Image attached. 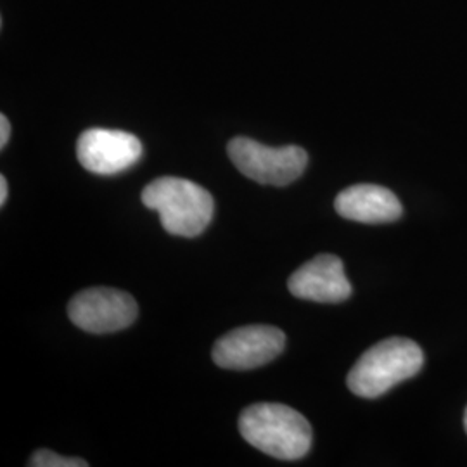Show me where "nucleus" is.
<instances>
[{
	"instance_id": "3",
	"label": "nucleus",
	"mask_w": 467,
	"mask_h": 467,
	"mask_svg": "<svg viewBox=\"0 0 467 467\" xmlns=\"http://www.w3.org/2000/svg\"><path fill=\"white\" fill-rule=\"evenodd\" d=\"M424 366V353L407 337H388L368 348L351 368L348 388L362 399H378L393 386L410 379Z\"/></svg>"
},
{
	"instance_id": "4",
	"label": "nucleus",
	"mask_w": 467,
	"mask_h": 467,
	"mask_svg": "<svg viewBox=\"0 0 467 467\" xmlns=\"http://www.w3.org/2000/svg\"><path fill=\"white\" fill-rule=\"evenodd\" d=\"M227 152L243 175L262 185H289L308 165V154L300 146L268 148L248 137L233 139Z\"/></svg>"
},
{
	"instance_id": "10",
	"label": "nucleus",
	"mask_w": 467,
	"mask_h": 467,
	"mask_svg": "<svg viewBox=\"0 0 467 467\" xmlns=\"http://www.w3.org/2000/svg\"><path fill=\"white\" fill-rule=\"evenodd\" d=\"M32 467H87L88 462L84 459H75V457H63L54 451H35L32 455V461L28 462Z\"/></svg>"
},
{
	"instance_id": "9",
	"label": "nucleus",
	"mask_w": 467,
	"mask_h": 467,
	"mask_svg": "<svg viewBox=\"0 0 467 467\" xmlns=\"http://www.w3.org/2000/svg\"><path fill=\"white\" fill-rule=\"evenodd\" d=\"M339 217L360 223H389L401 217L399 198L386 187L376 184L351 185L334 201Z\"/></svg>"
},
{
	"instance_id": "6",
	"label": "nucleus",
	"mask_w": 467,
	"mask_h": 467,
	"mask_svg": "<svg viewBox=\"0 0 467 467\" xmlns=\"http://www.w3.org/2000/svg\"><path fill=\"white\" fill-rule=\"evenodd\" d=\"M285 347V334L274 326H244L222 336L212 357L218 368L250 370L277 358Z\"/></svg>"
},
{
	"instance_id": "12",
	"label": "nucleus",
	"mask_w": 467,
	"mask_h": 467,
	"mask_svg": "<svg viewBox=\"0 0 467 467\" xmlns=\"http://www.w3.org/2000/svg\"><path fill=\"white\" fill-rule=\"evenodd\" d=\"M7 192H9L7 181H5V177L2 175V177H0V204H2V206H4L5 201H7Z\"/></svg>"
},
{
	"instance_id": "7",
	"label": "nucleus",
	"mask_w": 467,
	"mask_h": 467,
	"mask_svg": "<svg viewBox=\"0 0 467 467\" xmlns=\"http://www.w3.org/2000/svg\"><path fill=\"white\" fill-rule=\"evenodd\" d=\"M82 167L98 175H115L140 160L142 144L134 134L109 129H88L77 142Z\"/></svg>"
},
{
	"instance_id": "11",
	"label": "nucleus",
	"mask_w": 467,
	"mask_h": 467,
	"mask_svg": "<svg viewBox=\"0 0 467 467\" xmlns=\"http://www.w3.org/2000/svg\"><path fill=\"white\" fill-rule=\"evenodd\" d=\"M9 137H11V123L5 115L0 117V148L4 150L9 142Z\"/></svg>"
},
{
	"instance_id": "2",
	"label": "nucleus",
	"mask_w": 467,
	"mask_h": 467,
	"mask_svg": "<svg viewBox=\"0 0 467 467\" xmlns=\"http://www.w3.org/2000/svg\"><path fill=\"white\" fill-rule=\"evenodd\" d=\"M142 202L158 212L168 234L181 237L204 233L215 212L213 198L204 187L179 177L152 181L142 191Z\"/></svg>"
},
{
	"instance_id": "8",
	"label": "nucleus",
	"mask_w": 467,
	"mask_h": 467,
	"mask_svg": "<svg viewBox=\"0 0 467 467\" xmlns=\"http://www.w3.org/2000/svg\"><path fill=\"white\" fill-rule=\"evenodd\" d=\"M287 289L300 300L317 303H341L351 295V284L345 275L343 262L327 253L303 264L289 277Z\"/></svg>"
},
{
	"instance_id": "13",
	"label": "nucleus",
	"mask_w": 467,
	"mask_h": 467,
	"mask_svg": "<svg viewBox=\"0 0 467 467\" xmlns=\"http://www.w3.org/2000/svg\"><path fill=\"white\" fill-rule=\"evenodd\" d=\"M464 428H466V433H467V409H466V414H464Z\"/></svg>"
},
{
	"instance_id": "5",
	"label": "nucleus",
	"mask_w": 467,
	"mask_h": 467,
	"mask_svg": "<svg viewBox=\"0 0 467 467\" xmlns=\"http://www.w3.org/2000/svg\"><path fill=\"white\" fill-rule=\"evenodd\" d=\"M139 314L137 301L125 291L92 287L80 291L67 305V316L82 331L117 333L132 326Z\"/></svg>"
},
{
	"instance_id": "1",
	"label": "nucleus",
	"mask_w": 467,
	"mask_h": 467,
	"mask_svg": "<svg viewBox=\"0 0 467 467\" xmlns=\"http://www.w3.org/2000/svg\"><path fill=\"white\" fill-rule=\"evenodd\" d=\"M239 431L254 449L281 461H298L312 447V426L283 403H254L243 410Z\"/></svg>"
}]
</instances>
